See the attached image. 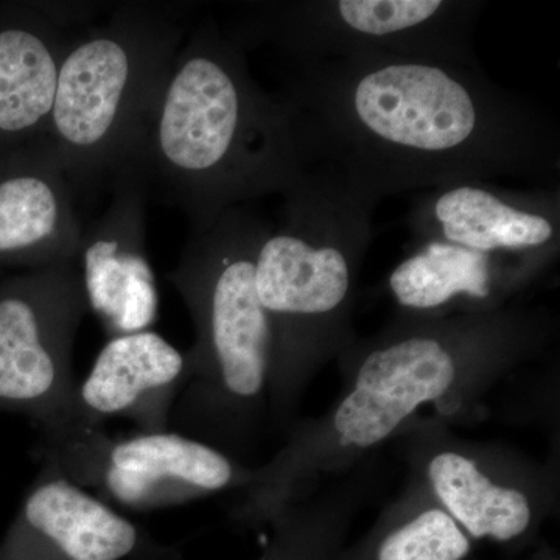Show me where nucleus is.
<instances>
[{
	"label": "nucleus",
	"instance_id": "8",
	"mask_svg": "<svg viewBox=\"0 0 560 560\" xmlns=\"http://www.w3.org/2000/svg\"><path fill=\"white\" fill-rule=\"evenodd\" d=\"M47 447V463L69 480L97 489L105 503L135 511L179 506L234 477L223 453L178 431H140L113 441L101 429H84Z\"/></svg>",
	"mask_w": 560,
	"mask_h": 560
},
{
	"label": "nucleus",
	"instance_id": "5",
	"mask_svg": "<svg viewBox=\"0 0 560 560\" xmlns=\"http://www.w3.org/2000/svg\"><path fill=\"white\" fill-rule=\"evenodd\" d=\"M477 0H278L243 3L228 35L271 46L293 65L390 54L481 68Z\"/></svg>",
	"mask_w": 560,
	"mask_h": 560
},
{
	"label": "nucleus",
	"instance_id": "3",
	"mask_svg": "<svg viewBox=\"0 0 560 560\" xmlns=\"http://www.w3.org/2000/svg\"><path fill=\"white\" fill-rule=\"evenodd\" d=\"M184 40L176 9L116 7L70 36L46 143L75 197L110 186L132 153Z\"/></svg>",
	"mask_w": 560,
	"mask_h": 560
},
{
	"label": "nucleus",
	"instance_id": "4",
	"mask_svg": "<svg viewBox=\"0 0 560 560\" xmlns=\"http://www.w3.org/2000/svg\"><path fill=\"white\" fill-rule=\"evenodd\" d=\"M283 197L256 257V291L270 319L272 349L298 324L345 311L372 238L377 205L331 165L311 168Z\"/></svg>",
	"mask_w": 560,
	"mask_h": 560
},
{
	"label": "nucleus",
	"instance_id": "16",
	"mask_svg": "<svg viewBox=\"0 0 560 560\" xmlns=\"http://www.w3.org/2000/svg\"><path fill=\"white\" fill-rule=\"evenodd\" d=\"M430 480L453 517L474 537L506 541L528 528V500L514 489L500 488L458 453H441L431 460Z\"/></svg>",
	"mask_w": 560,
	"mask_h": 560
},
{
	"label": "nucleus",
	"instance_id": "1",
	"mask_svg": "<svg viewBox=\"0 0 560 560\" xmlns=\"http://www.w3.org/2000/svg\"><path fill=\"white\" fill-rule=\"evenodd\" d=\"M316 164L375 205L495 178L559 186L556 121L481 68L390 54L293 65L279 95Z\"/></svg>",
	"mask_w": 560,
	"mask_h": 560
},
{
	"label": "nucleus",
	"instance_id": "9",
	"mask_svg": "<svg viewBox=\"0 0 560 560\" xmlns=\"http://www.w3.org/2000/svg\"><path fill=\"white\" fill-rule=\"evenodd\" d=\"M407 226L415 242L548 261L560 246V187L511 190L492 180L438 187L416 197Z\"/></svg>",
	"mask_w": 560,
	"mask_h": 560
},
{
	"label": "nucleus",
	"instance_id": "10",
	"mask_svg": "<svg viewBox=\"0 0 560 560\" xmlns=\"http://www.w3.org/2000/svg\"><path fill=\"white\" fill-rule=\"evenodd\" d=\"M110 189L101 219L83 228L77 260L88 311L114 338L150 330L160 298L147 253L149 191L130 175L114 180Z\"/></svg>",
	"mask_w": 560,
	"mask_h": 560
},
{
	"label": "nucleus",
	"instance_id": "17",
	"mask_svg": "<svg viewBox=\"0 0 560 560\" xmlns=\"http://www.w3.org/2000/svg\"><path fill=\"white\" fill-rule=\"evenodd\" d=\"M470 544L451 515L425 511L383 541L378 560H460Z\"/></svg>",
	"mask_w": 560,
	"mask_h": 560
},
{
	"label": "nucleus",
	"instance_id": "2",
	"mask_svg": "<svg viewBox=\"0 0 560 560\" xmlns=\"http://www.w3.org/2000/svg\"><path fill=\"white\" fill-rule=\"evenodd\" d=\"M313 167L289 105L261 90L245 49L209 18L180 44L117 178L135 176L200 230L242 202L285 194Z\"/></svg>",
	"mask_w": 560,
	"mask_h": 560
},
{
	"label": "nucleus",
	"instance_id": "12",
	"mask_svg": "<svg viewBox=\"0 0 560 560\" xmlns=\"http://www.w3.org/2000/svg\"><path fill=\"white\" fill-rule=\"evenodd\" d=\"M184 377L186 355L161 335L145 330L110 338L79 385L81 418L91 429L124 416L142 433L167 431Z\"/></svg>",
	"mask_w": 560,
	"mask_h": 560
},
{
	"label": "nucleus",
	"instance_id": "6",
	"mask_svg": "<svg viewBox=\"0 0 560 560\" xmlns=\"http://www.w3.org/2000/svg\"><path fill=\"white\" fill-rule=\"evenodd\" d=\"M270 221L241 206L221 213L190 237L168 282L186 302L197 342L186 375L212 374L224 390L253 399L271 364L270 319L256 291V257Z\"/></svg>",
	"mask_w": 560,
	"mask_h": 560
},
{
	"label": "nucleus",
	"instance_id": "14",
	"mask_svg": "<svg viewBox=\"0 0 560 560\" xmlns=\"http://www.w3.org/2000/svg\"><path fill=\"white\" fill-rule=\"evenodd\" d=\"M75 194L47 143L0 179V257L35 267L75 264L83 226Z\"/></svg>",
	"mask_w": 560,
	"mask_h": 560
},
{
	"label": "nucleus",
	"instance_id": "13",
	"mask_svg": "<svg viewBox=\"0 0 560 560\" xmlns=\"http://www.w3.org/2000/svg\"><path fill=\"white\" fill-rule=\"evenodd\" d=\"M10 547L46 548L61 560H120L139 529L97 495L47 463L22 501Z\"/></svg>",
	"mask_w": 560,
	"mask_h": 560
},
{
	"label": "nucleus",
	"instance_id": "11",
	"mask_svg": "<svg viewBox=\"0 0 560 560\" xmlns=\"http://www.w3.org/2000/svg\"><path fill=\"white\" fill-rule=\"evenodd\" d=\"M455 375L452 350L438 335L411 334L371 350L335 415L342 445L385 440L419 405L447 393Z\"/></svg>",
	"mask_w": 560,
	"mask_h": 560
},
{
	"label": "nucleus",
	"instance_id": "7",
	"mask_svg": "<svg viewBox=\"0 0 560 560\" xmlns=\"http://www.w3.org/2000/svg\"><path fill=\"white\" fill-rule=\"evenodd\" d=\"M88 302L75 264L0 289V411L27 416L47 445L91 429L81 418L72 349Z\"/></svg>",
	"mask_w": 560,
	"mask_h": 560
},
{
	"label": "nucleus",
	"instance_id": "15",
	"mask_svg": "<svg viewBox=\"0 0 560 560\" xmlns=\"http://www.w3.org/2000/svg\"><path fill=\"white\" fill-rule=\"evenodd\" d=\"M416 249L393 275L389 287L400 305L433 311L456 298L488 301L508 270L530 271L544 260L493 256L440 242H415Z\"/></svg>",
	"mask_w": 560,
	"mask_h": 560
}]
</instances>
